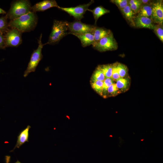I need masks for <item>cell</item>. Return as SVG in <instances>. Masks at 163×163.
I'll return each instance as SVG.
<instances>
[{
    "label": "cell",
    "mask_w": 163,
    "mask_h": 163,
    "mask_svg": "<svg viewBox=\"0 0 163 163\" xmlns=\"http://www.w3.org/2000/svg\"><path fill=\"white\" fill-rule=\"evenodd\" d=\"M92 45L95 49L101 52L115 50L118 47L117 43L112 32L94 43Z\"/></svg>",
    "instance_id": "5"
},
{
    "label": "cell",
    "mask_w": 163,
    "mask_h": 163,
    "mask_svg": "<svg viewBox=\"0 0 163 163\" xmlns=\"http://www.w3.org/2000/svg\"><path fill=\"white\" fill-rule=\"evenodd\" d=\"M68 22L54 20L48 42L45 44L54 45L58 43L63 37L69 34Z\"/></svg>",
    "instance_id": "2"
},
{
    "label": "cell",
    "mask_w": 163,
    "mask_h": 163,
    "mask_svg": "<svg viewBox=\"0 0 163 163\" xmlns=\"http://www.w3.org/2000/svg\"><path fill=\"white\" fill-rule=\"evenodd\" d=\"M72 34L75 36L79 39L82 46L84 47L91 45H92L95 43L94 37L92 33L73 34Z\"/></svg>",
    "instance_id": "12"
},
{
    "label": "cell",
    "mask_w": 163,
    "mask_h": 163,
    "mask_svg": "<svg viewBox=\"0 0 163 163\" xmlns=\"http://www.w3.org/2000/svg\"><path fill=\"white\" fill-rule=\"evenodd\" d=\"M123 16L126 20L133 27H135L134 19L135 14L131 9L129 5L121 11Z\"/></svg>",
    "instance_id": "16"
},
{
    "label": "cell",
    "mask_w": 163,
    "mask_h": 163,
    "mask_svg": "<svg viewBox=\"0 0 163 163\" xmlns=\"http://www.w3.org/2000/svg\"><path fill=\"white\" fill-rule=\"evenodd\" d=\"M98 67L102 72L105 78H111L112 71V64L100 65Z\"/></svg>",
    "instance_id": "19"
},
{
    "label": "cell",
    "mask_w": 163,
    "mask_h": 163,
    "mask_svg": "<svg viewBox=\"0 0 163 163\" xmlns=\"http://www.w3.org/2000/svg\"><path fill=\"white\" fill-rule=\"evenodd\" d=\"M114 81L111 78H105L103 81L102 86V96H106L107 91L109 87L114 83Z\"/></svg>",
    "instance_id": "26"
},
{
    "label": "cell",
    "mask_w": 163,
    "mask_h": 163,
    "mask_svg": "<svg viewBox=\"0 0 163 163\" xmlns=\"http://www.w3.org/2000/svg\"><path fill=\"white\" fill-rule=\"evenodd\" d=\"M95 26L83 23L80 21L77 20L71 22H68L69 34L92 33Z\"/></svg>",
    "instance_id": "7"
},
{
    "label": "cell",
    "mask_w": 163,
    "mask_h": 163,
    "mask_svg": "<svg viewBox=\"0 0 163 163\" xmlns=\"http://www.w3.org/2000/svg\"><path fill=\"white\" fill-rule=\"evenodd\" d=\"M128 5L135 14L138 13L142 4L140 0H130L128 1Z\"/></svg>",
    "instance_id": "20"
},
{
    "label": "cell",
    "mask_w": 163,
    "mask_h": 163,
    "mask_svg": "<svg viewBox=\"0 0 163 163\" xmlns=\"http://www.w3.org/2000/svg\"><path fill=\"white\" fill-rule=\"evenodd\" d=\"M105 78L104 75L101 70L97 67L94 72L92 77L91 82L103 81Z\"/></svg>",
    "instance_id": "21"
},
{
    "label": "cell",
    "mask_w": 163,
    "mask_h": 163,
    "mask_svg": "<svg viewBox=\"0 0 163 163\" xmlns=\"http://www.w3.org/2000/svg\"><path fill=\"white\" fill-rule=\"evenodd\" d=\"M6 12L1 8H0V14H5Z\"/></svg>",
    "instance_id": "32"
},
{
    "label": "cell",
    "mask_w": 163,
    "mask_h": 163,
    "mask_svg": "<svg viewBox=\"0 0 163 163\" xmlns=\"http://www.w3.org/2000/svg\"><path fill=\"white\" fill-rule=\"evenodd\" d=\"M38 21L37 16L35 12L32 11L20 17L11 20L8 23V27L15 28L21 33L29 32L36 27Z\"/></svg>",
    "instance_id": "1"
},
{
    "label": "cell",
    "mask_w": 163,
    "mask_h": 163,
    "mask_svg": "<svg viewBox=\"0 0 163 163\" xmlns=\"http://www.w3.org/2000/svg\"><path fill=\"white\" fill-rule=\"evenodd\" d=\"M112 32L110 30L104 27H99L95 26L92 33L96 42L103 38Z\"/></svg>",
    "instance_id": "14"
},
{
    "label": "cell",
    "mask_w": 163,
    "mask_h": 163,
    "mask_svg": "<svg viewBox=\"0 0 163 163\" xmlns=\"http://www.w3.org/2000/svg\"><path fill=\"white\" fill-rule=\"evenodd\" d=\"M154 33L159 40L163 42V24H156L155 25L154 29Z\"/></svg>",
    "instance_id": "24"
},
{
    "label": "cell",
    "mask_w": 163,
    "mask_h": 163,
    "mask_svg": "<svg viewBox=\"0 0 163 163\" xmlns=\"http://www.w3.org/2000/svg\"><path fill=\"white\" fill-rule=\"evenodd\" d=\"M142 5H152L154 1L149 0H140Z\"/></svg>",
    "instance_id": "31"
},
{
    "label": "cell",
    "mask_w": 163,
    "mask_h": 163,
    "mask_svg": "<svg viewBox=\"0 0 163 163\" xmlns=\"http://www.w3.org/2000/svg\"><path fill=\"white\" fill-rule=\"evenodd\" d=\"M15 163H21L18 160H17V161Z\"/></svg>",
    "instance_id": "33"
},
{
    "label": "cell",
    "mask_w": 163,
    "mask_h": 163,
    "mask_svg": "<svg viewBox=\"0 0 163 163\" xmlns=\"http://www.w3.org/2000/svg\"><path fill=\"white\" fill-rule=\"evenodd\" d=\"M21 32L15 28L9 29L5 33L6 47H17L22 42Z\"/></svg>",
    "instance_id": "8"
},
{
    "label": "cell",
    "mask_w": 163,
    "mask_h": 163,
    "mask_svg": "<svg viewBox=\"0 0 163 163\" xmlns=\"http://www.w3.org/2000/svg\"><path fill=\"white\" fill-rule=\"evenodd\" d=\"M151 19L154 23L163 24V5L162 1L154 2L152 5Z\"/></svg>",
    "instance_id": "9"
},
{
    "label": "cell",
    "mask_w": 163,
    "mask_h": 163,
    "mask_svg": "<svg viewBox=\"0 0 163 163\" xmlns=\"http://www.w3.org/2000/svg\"><path fill=\"white\" fill-rule=\"evenodd\" d=\"M134 21L135 27H136L152 30L154 29V23L150 18L137 15L134 18Z\"/></svg>",
    "instance_id": "11"
},
{
    "label": "cell",
    "mask_w": 163,
    "mask_h": 163,
    "mask_svg": "<svg viewBox=\"0 0 163 163\" xmlns=\"http://www.w3.org/2000/svg\"><path fill=\"white\" fill-rule=\"evenodd\" d=\"M117 68L120 78H125L128 73V68L125 65L117 62Z\"/></svg>",
    "instance_id": "23"
},
{
    "label": "cell",
    "mask_w": 163,
    "mask_h": 163,
    "mask_svg": "<svg viewBox=\"0 0 163 163\" xmlns=\"http://www.w3.org/2000/svg\"><path fill=\"white\" fill-rule=\"evenodd\" d=\"M94 2V0H91L87 4L80 5L74 7L66 8L59 6L58 8L73 16L76 20L80 21L84 18V15L89 6Z\"/></svg>",
    "instance_id": "6"
},
{
    "label": "cell",
    "mask_w": 163,
    "mask_h": 163,
    "mask_svg": "<svg viewBox=\"0 0 163 163\" xmlns=\"http://www.w3.org/2000/svg\"><path fill=\"white\" fill-rule=\"evenodd\" d=\"M42 34L40 35L38 40V46L37 48L32 53L27 67L25 71L24 76L26 77L29 73L34 72L40 61L43 58L42 50L45 44H43L41 41Z\"/></svg>",
    "instance_id": "4"
},
{
    "label": "cell",
    "mask_w": 163,
    "mask_h": 163,
    "mask_svg": "<svg viewBox=\"0 0 163 163\" xmlns=\"http://www.w3.org/2000/svg\"><path fill=\"white\" fill-rule=\"evenodd\" d=\"M59 6L55 0H44L37 3L31 7V11L36 12L43 11L52 7L58 8Z\"/></svg>",
    "instance_id": "10"
},
{
    "label": "cell",
    "mask_w": 163,
    "mask_h": 163,
    "mask_svg": "<svg viewBox=\"0 0 163 163\" xmlns=\"http://www.w3.org/2000/svg\"><path fill=\"white\" fill-rule=\"evenodd\" d=\"M91 86L94 90L100 95L102 96L103 81L91 82Z\"/></svg>",
    "instance_id": "25"
},
{
    "label": "cell",
    "mask_w": 163,
    "mask_h": 163,
    "mask_svg": "<svg viewBox=\"0 0 163 163\" xmlns=\"http://www.w3.org/2000/svg\"><path fill=\"white\" fill-rule=\"evenodd\" d=\"M87 11L92 13L95 20V24H96L97 20L100 17L105 14L109 13L110 12V10L105 8L102 6L97 7L92 10L88 8Z\"/></svg>",
    "instance_id": "15"
},
{
    "label": "cell",
    "mask_w": 163,
    "mask_h": 163,
    "mask_svg": "<svg viewBox=\"0 0 163 163\" xmlns=\"http://www.w3.org/2000/svg\"><path fill=\"white\" fill-rule=\"evenodd\" d=\"M31 4L27 0H16L11 4L10 8L5 15L12 20L31 11Z\"/></svg>",
    "instance_id": "3"
},
{
    "label": "cell",
    "mask_w": 163,
    "mask_h": 163,
    "mask_svg": "<svg viewBox=\"0 0 163 163\" xmlns=\"http://www.w3.org/2000/svg\"><path fill=\"white\" fill-rule=\"evenodd\" d=\"M120 91L117 88L114 83L110 85L108 88L106 96H116L120 93Z\"/></svg>",
    "instance_id": "27"
},
{
    "label": "cell",
    "mask_w": 163,
    "mask_h": 163,
    "mask_svg": "<svg viewBox=\"0 0 163 163\" xmlns=\"http://www.w3.org/2000/svg\"><path fill=\"white\" fill-rule=\"evenodd\" d=\"M30 128L31 126H30L28 125L25 129L20 133L18 136L17 143L13 149L11 151V152L14 151L16 148H19L25 142H29V131Z\"/></svg>",
    "instance_id": "13"
},
{
    "label": "cell",
    "mask_w": 163,
    "mask_h": 163,
    "mask_svg": "<svg viewBox=\"0 0 163 163\" xmlns=\"http://www.w3.org/2000/svg\"><path fill=\"white\" fill-rule=\"evenodd\" d=\"M6 47L4 35L0 32V49H4Z\"/></svg>",
    "instance_id": "30"
},
{
    "label": "cell",
    "mask_w": 163,
    "mask_h": 163,
    "mask_svg": "<svg viewBox=\"0 0 163 163\" xmlns=\"http://www.w3.org/2000/svg\"><path fill=\"white\" fill-rule=\"evenodd\" d=\"M120 78L118 73L117 68V62L112 64V71L111 78L114 81H116Z\"/></svg>",
    "instance_id": "29"
},
{
    "label": "cell",
    "mask_w": 163,
    "mask_h": 163,
    "mask_svg": "<svg viewBox=\"0 0 163 163\" xmlns=\"http://www.w3.org/2000/svg\"><path fill=\"white\" fill-rule=\"evenodd\" d=\"M6 16L0 18V32L5 33L8 29V23Z\"/></svg>",
    "instance_id": "22"
},
{
    "label": "cell",
    "mask_w": 163,
    "mask_h": 163,
    "mask_svg": "<svg viewBox=\"0 0 163 163\" xmlns=\"http://www.w3.org/2000/svg\"><path fill=\"white\" fill-rule=\"evenodd\" d=\"M128 0H111L110 2L115 4L121 11L128 5Z\"/></svg>",
    "instance_id": "28"
},
{
    "label": "cell",
    "mask_w": 163,
    "mask_h": 163,
    "mask_svg": "<svg viewBox=\"0 0 163 163\" xmlns=\"http://www.w3.org/2000/svg\"><path fill=\"white\" fill-rule=\"evenodd\" d=\"M116 82L115 84L120 91H125L128 89L129 84V81L128 78H120Z\"/></svg>",
    "instance_id": "17"
},
{
    "label": "cell",
    "mask_w": 163,
    "mask_h": 163,
    "mask_svg": "<svg viewBox=\"0 0 163 163\" xmlns=\"http://www.w3.org/2000/svg\"><path fill=\"white\" fill-rule=\"evenodd\" d=\"M152 8V5H142L138 15L151 18Z\"/></svg>",
    "instance_id": "18"
}]
</instances>
